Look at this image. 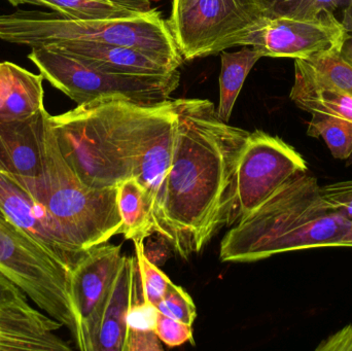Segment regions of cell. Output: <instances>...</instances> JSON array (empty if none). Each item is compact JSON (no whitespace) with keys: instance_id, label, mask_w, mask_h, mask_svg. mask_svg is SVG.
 Instances as JSON below:
<instances>
[{"instance_id":"1","label":"cell","mask_w":352,"mask_h":351,"mask_svg":"<svg viewBox=\"0 0 352 351\" xmlns=\"http://www.w3.org/2000/svg\"><path fill=\"white\" fill-rule=\"evenodd\" d=\"M175 150L157 234L186 260L228 227L240 152L250 132L206 99H176Z\"/></svg>"},{"instance_id":"2","label":"cell","mask_w":352,"mask_h":351,"mask_svg":"<svg viewBox=\"0 0 352 351\" xmlns=\"http://www.w3.org/2000/svg\"><path fill=\"white\" fill-rule=\"evenodd\" d=\"M340 247H352V223L324 201L318 179L307 171L233 225L221 240L219 259L254 263L291 251Z\"/></svg>"},{"instance_id":"3","label":"cell","mask_w":352,"mask_h":351,"mask_svg":"<svg viewBox=\"0 0 352 351\" xmlns=\"http://www.w3.org/2000/svg\"><path fill=\"white\" fill-rule=\"evenodd\" d=\"M10 174L45 208L68 240L78 249L88 251L118 235L122 225L118 187L94 189L80 181L62 155L50 117L41 172L36 177Z\"/></svg>"},{"instance_id":"4","label":"cell","mask_w":352,"mask_h":351,"mask_svg":"<svg viewBox=\"0 0 352 351\" xmlns=\"http://www.w3.org/2000/svg\"><path fill=\"white\" fill-rule=\"evenodd\" d=\"M0 39L30 47L55 43H107L134 47L179 67L182 59L168 22L157 8L129 18L78 20L59 12L19 10L0 14Z\"/></svg>"},{"instance_id":"5","label":"cell","mask_w":352,"mask_h":351,"mask_svg":"<svg viewBox=\"0 0 352 351\" xmlns=\"http://www.w3.org/2000/svg\"><path fill=\"white\" fill-rule=\"evenodd\" d=\"M0 272L39 310L67 328L78 350L80 323L70 295L72 271L0 212Z\"/></svg>"},{"instance_id":"6","label":"cell","mask_w":352,"mask_h":351,"mask_svg":"<svg viewBox=\"0 0 352 351\" xmlns=\"http://www.w3.org/2000/svg\"><path fill=\"white\" fill-rule=\"evenodd\" d=\"M267 18L258 0H173L168 22L186 61L250 47Z\"/></svg>"},{"instance_id":"7","label":"cell","mask_w":352,"mask_h":351,"mask_svg":"<svg viewBox=\"0 0 352 351\" xmlns=\"http://www.w3.org/2000/svg\"><path fill=\"white\" fill-rule=\"evenodd\" d=\"M27 57L43 80L78 105L100 98L125 99L138 104L164 102L179 84L177 70L165 76H128L100 71L78 58L49 47H31Z\"/></svg>"},{"instance_id":"8","label":"cell","mask_w":352,"mask_h":351,"mask_svg":"<svg viewBox=\"0 0 352 351\" xmlns=\"http://www.w3.org/2000/svg\"><path fill=\"white\" fill-rule=\"evenodd\" d=\"M307 171L303 157L281 138L261 130L250 132L238 159L228 227L262 205L292 177Z\"/></svg>"},{"instance_id":"9","label":"cell","mask_w":352,"mask_h":351,"mask_svg":"<svg viewBox=\"0 0 352 351\" xmlns=\"http://www.w3.org/2000/svg\"><path fill=\"white\" fill-rule=\"evenodd\" d=\"M349 32L334 14L316 20L291 16H267L250 47L262 57L307 60L341 49Z\"/></svg>"},{"instance_id":"10","label":"cell","mask_w":352,"mask_h":351,"mask_svg":"<svg viewBox=\"0 0 352 351\" xmlns=\"http://www.w3.org/2000/svg\"><path fill=\"white\" fill-rule=\"evenodd\" d=\"M0 212L72 272L87 253L70 242L45 208L1 169Z\"/></svg>"},{"instance_id":"11","label":"cell","mask_w":352,"mask_h":351,"mask_svg":"<svg viewBox=\"0 0 352 351\" xmlns=\"http://www.w3.org/2000/svg\"><path fill=\"white\" fill-rule=\"evenodd\" d=\"M142 300L136 256H124L107 298L85 328L82 351H124L128 313L135 303Z\"/></svg>"},{"instance_id":"12","label":"cell","mask_w":352,"mask_h":351,"mask_svg":"<svg viewBox=\"0 0 352 351\" xmlns=\"http://www.w3.org/2000/svg\"><path fill=\"white\" fill-rule=\"evenodd\" d=\"M121 245H96L88 249L72 272L70 295L82 335L107 298L123 262Z\"/></svg>"},{"instance_id":"13","label":"cell","mask_w":352,"mask_h":351,"mask_svg":"<svg viewBox=\"0 0 352 351\" xmlns=\"http://www.w3.org/2000/svg\"><path fill=\"white\" fill-rule=\"evenodd\" d=\"M43 47L70 54L91 67L107 73L165 76L178 69L177 66L167 60L134 47L89 41L55 43Z\"/></svg>"},{"instance_id":"14","label":"cell","mask_w":352,"mask_h":351,"mask_svg":"<svg viewBox=\"0 0 352 351\" xmlns=\"http://www.w3.org/2000/svg\"><path fill=\"white\" fill-rule=\"evenodd\" d=\"M61 323L28 306H0V351H69Z\"/></svg>"},{"instance_id":"15","label":"cell","mask_w":352,"mask_h":351,"mask_svg":"<svg viewBox=\"0 0 352 351\" xmlns=\"http://www.w3.org/2000/svg\"><path fill=\"white\" fill-rule=\"evenodd\" d=\"M49 117L43 109L26 119L0 122V152L6 171L20 177H36L41 172Z\"/></svg>"},{"instance_id":"16","label":"cell","mask_w":352,"mask_h":351,"mask_svg":"<svg viewBox=\"0 0 352 351\" xmlns=\"http://www.w3.org/2000/svg\"><path fill=\"white\" fill-rule=\"evenodd\" d=\"M43 78L12 62L0 63V122L26 119L45 109Z\"/></svg>"},{"instance_id":"17","label":"cell","mask_w":352,"mask_h":351,"mask_svg":"<svg viewBox=\"0 0 352 351\" xmlns=\"http://www.w3.org/2000/svg\"><path fill=\"white\" fill-rule=\"evenodd\" d=\"M291 100L307 113L337 115L352 123V96L320 78L305 61L295 60Z\"/></svg>"},{"instance_id":"18","label":"cell","mask_w":352,"mask_h":351,"mask_svg":"<svg viewBox=\"0 0 352 351\" xmlns=\"http://www.w3.org/2000/svg\"><path fill=\"white\" fill-rule=\"evenodd\" d=\"M12 5L45 6L78 20L129 18L153 12L150 0H8Z\"/></svg>"},{"instance_id":"19","label":"cell","mask_w":352,"mask_h":351,"mask_svg":"<svg viewBox=\"0 0 352 351\" xmlns=\"http://www.w3.org/2000/svg\"><path fill=\"white\" fill-rule=\"evenodd\" d=\"M118 210L122 225L118 235L127 240H146L153 232L152 205L144 188L135 179L118 185Z\"/></svg>"},{"instance_id":"20","label":"cell","mask_w":352,"mask_h":351,"mask_svg":"<svg viewBox=\"0 0 352 351\" xmlns=\"http://www.w3.org/2000/svg\"><path fill=\"white\" fill-rule=\"evenodd\" d=\"M221 58L219 104L217 111L219 117L228 123L248 73L263 57L256 49L250 47L233 53L223 51Z\"/></svg>"},{"instance_id":"21","label":"cell","mask_w":352,"mask_h":351,"mask_svg":"<svg viewBox=\"0 0 352 351\" xmlns=\"http://www.w3.org/2000/svg\"><path fill=\"white\" fill-rule=\"evenodd\" d=\"M307 134L311 137H322L333 157L346 160L352 156V123L329 113H312Z\"/></svg>"},{"instance_id":"22","label":"cell","mask_w":352,"mask_h":351,"mask_svg":"<svg viewBox=\"0 0 352 351\" xmlns=\"http://www.w3.org/2000/svg\"><path fill=\"white\" fill-rule=\"evenodd\" d=\"M305 61L320 78L352 96V66L340 55V49L327 52Z\"/></svg>"},{"instance_id":"23","label":"cell","mask_w":352,"mask_h":351,"mask_svg":"<svg viewBox=\"0 0 352 351\" xmlns=\"http://www.w3.org/2000/svg\"><path fill=\"white\" fill-rule=\"evenodd\" d=\"M135 256L138 259L140 284H142L144 300L156 305L162 300L171 280L168 276L153 263L144 251V240H133Z\"/></svg>"},{"instance_id":"24","label":"cell","mask_w":352,"mask_h":351,"mask_svg":"<svg viewBox=\"0 0 352 351\" xmlns=\"http://www.w3.org/2000/svg\"><path fill=\"white\" fill-rule=\"evenodd\" d=\"M340 12V22L347 32L351 26V0H297L287 16L301 20H316L326 14Z\"/></svg>"},{"instance_id":"25","label":"cell","mask_w":352,"mask_h":351,"mask_svg":"<svg viewBox=\"0 0 352 351\" xmlns=\"http://www.w3.org/2000/svg\"><path fill=\"white\" fill-rule=\"evenodd\" d=\"M159 313L192 327L197 317V308L190 295L173 282L169 284L162 300L157 304Z\"/></svg>"},{"instance_id":"26","label":"cell","mask_w":352,"mask_h":351,"mask_svg":"<svg viewBox=\"0 0 352 351\" xmlns=\"http://www.w3.org/2000/svg\"><path fill=\"white\" fill-rule=\"evenodd\" d=\"M155 333L158 336L162 343L169 348L180 346L186 342L194 341L192 330L190 326L182 321H176L159 313Z\"/></svg>"},{"instance_id":"27","label":"cell","mask_w":352,"mask_h":351,"mask_svg":"<svg viewBox=\"0 0 352 351\" xmlns=\"http://www.w3.org/2000/svg\"><path fill=\"white\" fill-rule=\"evenodd\" d=\"M320 194L324 201L352 223V181L320 187Z\"/></svg>"},{"instance_id":"28","label":"cell","mask_w":352,"mask_h":351,"mask_svg":"<svg viewBox=\"0 0 352 351\" xmlns=\"http://www.w3.org/2000/svg\"><path fill=\"white\" fill-rule=\"evenodd\" d=\"M158 315L156 305L148 301H140L129 309L127 315L128 329L155 331Z\"/></svg>"},{"instance_id":"29","label":"cell","mask_w":352,"mask_h":351,"mask_svg":"<svg viewBox=\"0 0 352 351\" xmlns=\"http://www.w3.org/2000/svg\"><path fill=\"white\" fill-rule=\"evenodd\" d=\"M162 342L155 331H138L128 329L124 351H160Z\"/></svg>"},{"instance_id":"30","label":"cell","mask_w":352,"mask_h":351,"mask_svg":"<svg viewBox=\"0 0 352 351\" xmlns=\"http://www.w3.org/2000/svg\"><path fill=\"white\" fill-rule=\"evenodd\" d=\"M28 297L0 272V306H28Z\"/></svg>"},{"instance_id":"31","label":"cell","mask_w":352,"mask_h":351,"mask_svg":"<svg viewBox=\"0 0 352 351\" xmlns=\"http://www.w3.org/2000/svg\"><path fill=\"white\" fill-rule=\"evenodd\" d=\"M318 351H352V324L330 336L316 348Z\"/></svg>"},{"instance_id":"32","label":"cell","mask_w":352,"mask_h":351,"mask_svg":"<svg viewBox=\"0 0 352 351\" xmlns=\"http://www.w3.org/2000/svg\"><path fill=\"white\" fill-rule=\"evenodd\" d=\"M267 16H285L297 0H258Z\"/></svg>"},{"instance_id":"33","label":"cell","mask_w":352,"mask_h":351,"mask_svg":"<svg viewBox=\"0 0 352 351\" xmlns=\"http://www.w3.org/2000/svg\"><path fill=\"white\" fill-rule=\"evenodd\" d=\"M340 55L349 65L352 66V33H349L345 38L340 49Z\"/></svg>"},{"instance_id":"34","label":"cell","mask_w":352,"mask_h":351,"mask_svg":"<svg viewBox=\"0 0 352 351\" xmlns=\"http://www.w3.org/2000/svg\"><path fill=\"white\" fill-rule=\"evenodd\" d=\"M0 169L6 171V165H4L3 160H2L1 152H0Z\"/></svg>"},{"instance_id":"35","label":"cell","mask_w":352,"mask_h":351,"mask_svg":"<svg viewBox=\"0 0 352 351\" xmlns=\"http://www.w3.org/2000/svg\"><path fill=\"white\" fill-rule=\"evenodd\" d=\"M349 33H352V0H351V26H349Z\"/></svg>"}]
</instances>
